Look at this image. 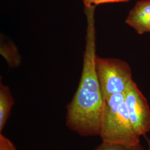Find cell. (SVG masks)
<instances>
[{"label": "cell", "instance_id": "obj_10", "mask_svg": "<svg viewBox=\"0 0 150 150\" xmlns=\"http://www.w3.org/2000/svg\"><path fill=\"white\" fill-rule=\"evenodd\" d=\"M85 7H89L92 6V0H82Z\"/></svg>", "mask_w": 150, "mask_h": 150}, {"label": "cell", "instance_id": "obj_11", "mask_svg": "<svg viewBox=\"0 0 150 150\" xmlns=\"http://www.w3.org/2000/svg\"><path fill=\"white\" fill-rule=\"evenodd\" d=\"M145 139H146V141L147 142V144H148V149L147 150H150V139L147 137V136L145 135L144 136Z\"/></svg>", "mask_w": 150, "mask_h": 150}, {"label": "cell", "instance_id": "obj_4", "mask_svg": "<svg viewBox=\"0 0 150 150\" xmlns=\"http://www.w3.org/2000/svg\"><path fill=\"white\" fill-rule=\"evenodd\" d=\"M129 117L135 132L145 136L150 131V108L147 101L134 81L125 91Z\"/></svg>", "mask_w": 150, "mask_h": 150}, {"label": "cell", "instance_id": "obj_9", "mask_svg": "<svg viewBox=\"0 0 150 150\" xmlns=\"http://www.w3.org/2000/svg\"><path fill=\"white\" fill-rule=\"evenodd\" d=\"M129 0H92V6H96L99 4L106 3H113V2H127Z\"/></svg>", "mask_w": 150, "mask_h": 150}, {"label": "cell", "instance_id": "obj_1", "mask_svg": "<svg viewBox=\"0 0 150 150\" xmlns=\"http://www.w3.org/2000/svg\"><path fill=\"white\" fill-rule=\"evenodd\" d=\"M95 10H85L87 28L82 71L77 89L67 106L66 116L67 127L83 137L100 136L105 108L96 67Z\"/></svg>", "mask_w": 150, "mask_h": 150}, {"label": "cell", "instance_id": "obj_2", "mask_svg": "<svg viewBox=\"0 0 150 150\" xmlns=\"http://www.w3.org/2000/svg\"><path fill=\"white\" fill-rule=\"evenodd\" d=\"M100 136L102 141L135 146L140 144L129 117L125 92L113 94L105 99Z\"/></svg>", "mask_w": 150, "mask_h": 150}, {"label": "cell", "instance_id": "obj_5", "mask_svg": "<svg viewBox=\"0 0 150 150\" xmlns=\"http://www.w3.org/2000/svg\"><path fill=\"white\" fill-rule=\"evenodd\" d=\"M126 22L139 34L150 32V1L137 2L130 11Z\"/></svg>", "mask_w": 150, "mask_h": 150}, {"label": "cell", "instance_id": "obj_3", "mask_svg": "<svg viewBox=\"0 0 150 150\" xmlns=\"http://www.w3.org/2000/svg\"><path fill=\"white\" fill-rule=\"evenodd\" d=\"M96 67L104 99L126 91L132 79L131 69L126 62L97 56Z\"/></svg>", "mask_w": 150, "mask_h": 150}, {"label": "cell", "instance_id": "obj_6", "mask_svg": "<svg viewBox=\"0 0 150 150\" xmlns=\"http://www.w3.org/2000/svg\"><path fill=\"white\" fill-rule=\"evenodd\" d=\"M14 104V99L12 95L9 87L0 83V133L8 119L12 106Z\"/></svg>", "mask_w": 150, "mask_h": 150}, {"label": "cell", "instance_id": "obj_8", "mask_svg": "<svg viewBox=\"0 0 150 150\" xmlns=\"http://www.w3.org/2000/svg\"><path fill=\"white\" fill-rule=\"evenodd\" d=\"M0 150H17L11 140L2 133H0Z\"/></svg>", "mask_w": 150, "mask_h": 150}, {"label": "cell", "instance_id": "obj_7", "mask_svg": "<svg viewBox=\"0 0 150 150\" xmlns=\"http://www.w3.org/2000/svg\"><path fill=\"white\" fill-rule=\"evenodd\" d=\"M95 150H146L141 144L135 146L112 144L102 141Z\"/></svg>", "mask_w": 150, "mask_h": 150}]
</instances>
